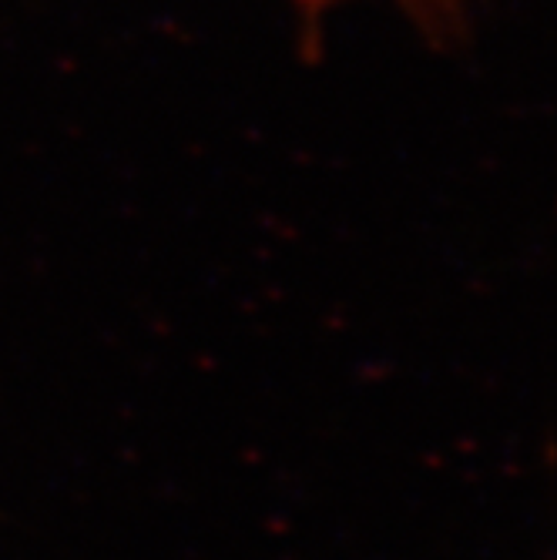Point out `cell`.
Returning <instances> with one entry per match:
<instances>
[{"label": "cell", "mask_w": 557, "mask_h": 560, "mask_svg": "<svg viewBox=\"0 0 557 560\" xmlns=\"http://www.w3.org/2000/svg\"><path fill=\"white\" fill-rule=\"evenodd\" d=\"M299 14L302 34L310 37V47H316V37L326 24V18L339 8L349 4V0H289ZM393 4L407 14L417 27H423L427 34H446L461 24V14L467 8V0H393Z\"/></svg>", "instance_id": "obj_1"}]
</instances>
